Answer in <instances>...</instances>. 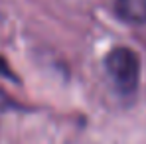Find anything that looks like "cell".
Masks as SVG:
<instances>
[{"label":"cell","instance_id":"1","mask_svg":"<svg viewBox=\"0 0 146 144\" xmlns=\"http://www.w3.org/2000/svg\"><path fill=\"white\" fill-rule=\"evenodd\" d=\"M105 69L115 89L121 95H132L140 83V57L134 49L119 46L113 48L105 57Z\"/></svg>","mask_w":146,"mask_h":144},{"label":"cell","instance_id":"2","mask_svg":"<svg viewBox=\"0 0 146 144\" xmlns=\"http://www.w3.org/2000/svg\"><path fill=\"white\" fill-rule=\"evenodd\" d=\"M115 12L126 24H146V0H115Z\"/></svg>","mask_w":146,"mask_h":144},{"label":"cell","instance_id":"3","mask_svg":"<svg viewBox=\"0 0 146 144\" xmlns=\"http://www.w3.org/2000/svg\"><path fill=\"white\" fill-rule=\"evenodd\" d=\"M0 77H6V79H12V81H16L18 77L12 73V69H10V65H8V61L0 55Z\"/></svg>","mask_w":146,"mask_h":144}]
</instances>
